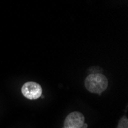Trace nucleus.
Masks as SVG:
<instances>
[{
	"instance_id": "f257e3e1",
	"label": "nucleus",
	"mask_w": 128,
	"mask_h": 128,
	"mask_svg": "<svg viewBox=\"0 0 128 128\" xmlns=\"http://www.w3.org/2000/svg\"><path fill=\"white\" fill-rule=\"evenodd\" d=\"M84 85L88 91L100 94L107 89L108 80L104 74H91L86 78Z\"/></svg>"
},
{
	"instance_id": "f03ea898",
	"label": "nucleus",
	"mask_w": 128,
	"mask_h": 128,
	"mask_svg": "<svg viewBox=\"0 0 128 128\" xmlns=\"http://www.w3.org/2000/svg\"><path fill=\"white\" fill-rule=\"evenodd\" d=\"M22 93L23 96L29 100H36L42 96V88L39 84L33 81H28L23 84Z\"/></svg>"
},
{
	"instance_id": "7ed1b4c3",
	"label": "nucleus",
	"mask_w": 128,
	"mask_h": 128,
	"mask_svg": "<svg viewBox=\"0 0 128 128\" xmlns=\"http://www.w3.org/2000/svg\"><path fill=\"white\" fill-rule=\"evenodd\" d=\"M84 124V116L78 111L69 114L65 118L64 128H82Z\"/></svg>"
},
{
	"instance_id": "20e7f679",
	"label": "nucleus",
	"mask_w": 128,
	"mask_h": 128,
	"mask_svg": "<svg viewBox=\"0 0 128 128\" xmlns=\"http://www.w3.org/2000/svg\"><path fill=\"white\" fill-rule=\"evenodd\" d=\"M118 128H128V120L126 117L124 116L123 118H121L118 123Z\"/></svg>"
},
{
	"instance_id": "39448f33",
	"label": "nucleus",
	"mask_w": 128,
	"mask_h": 128,
	"mask_svg": "<svg viewBox=\"0 0 128 128\" xmlns=\"http://www.w3.org/2000/svg\"><path fill=\"white\" fill-rule=\"evenodd\" d=\"M87 127H88V125L86 124H84L83 126H82V128H87Z\"/></svg>"
}]
</instances>
